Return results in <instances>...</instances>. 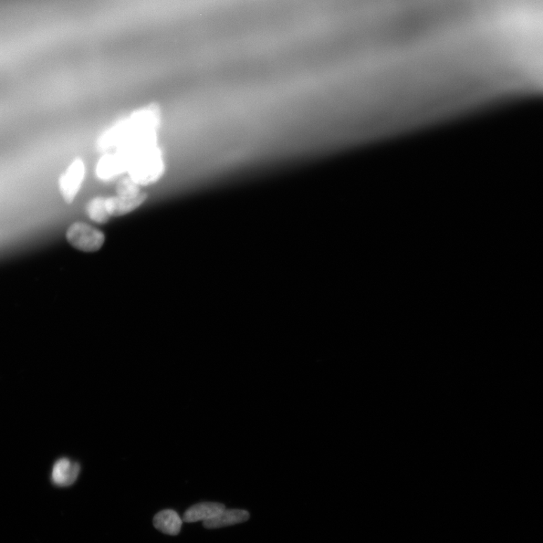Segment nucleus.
Listing matches in <instances>:
<instances>
[{"mask_svg": "<svg viewBox=\"0 0 543 543\" xmlns=\"http://www.w3.org/2000/svg\"><path fill=\"white\" fill-rule=\"evenodd\" d=\"M250 515L243 509H226V508L215 518L204 522L203 525L207 529H217L232 526L247 521Z\"/></svg>", "mask_w": 543, "mask_h": 543, "instance_id": "obj_10", "label": "nucleus"}, {"mask_svg": "<svg viewBox=\"0 0 543 543\" xmlns=\"http://www.w3.org/2000/svg\"><path fill=\"white\" fill-rule=\"evenodd\" d=\"M165 171L161 150L158 145L146 148L131 155L128 172L140 186L152 184L160 179Z\"/></svg>", "mask_w": 543, "mask_h": 543, "instance_id": "obj_2", "label": "nucleus"}, {"mask_svg": "<svg viewBox=\"0 0 543 543\" xmlns=\"http://www.w3.org/2000/svg\"><path fill=\"white\" fill-rule=\"evenodd\" d=\"M117 196H133L141 193L140 185L134 182L130 177H124L117 184Z\"/></svg>", "mask_w": 543, "mask_h": 543, "instance_id": "obj_12", "label": "nucleus"}, {"mask_svg": "<svg viewBox=\"0 0 543 543\" xmlns=\"http://www.w3.org/2000/svg\"><path fill=\"white\" fill-rule=\"evenodd\" d=\"M225 509L224 505L218 503L205 502L196 504L188 509L183 516L186 523L206 522L215 518Z\"/></svg>", "mask_w": 543, "mask_h": 543, "instance_id": "obj_8", "label": "nucleus"}, {"mask_svg": "<svg viewBox=\"0 0 543 543\" xmlns=\"http://www.w3.org/2000/svg\"><path fill=\"white\" fill-rule=\"evenodd\" d=\"M66 238L72 247L84 253H96L106 242V235L102 231L82 222L69 226Z\"/></svg>", "mask_w": 543, "mask_h": 543, "instance_id": "obj_3", "label": "nucleus"}, {"mask_svg": "<svg viewBox=\"0 0 543 543\" xmlns=\"http://www.w3.org/2000/svg\"><path fill=\"white\" fill-rule=\"evenodd\" d=\"M128 170L127 160L119 152L106 154L99 160L96 174L100 179L108 181Z\"/></svg>", "mask_w": 543, "mask_h": 543, "instance_id": "obj_7", "label": "nucleus"}, {"mask_svg": "<svg viewBox=\"0 0 543 543\" xmlns=\"http://www.w3.org/2000/svg\"><path fill=\"white\" fill-rule=\"evenodd\" d=\"M79 472L80 466L77 463L68 458L59 459L51 469V483L57 487H69L75 483Z\"/></svg>", "mask_w": 543, "mask_h": 543, "instance_id": "obj_5", "label": "nucleus"}, {"mask_svg": "<svg viewBox=\"0 0 543 543\" xmlns=\"http://www.w3.org/2000/svg\"><path fill=\"white\" fill-rule=\"evenodd\" d=\"M160 124V108L158 104H150L104 132L98 140V148L102 151L137 150L158 144Z\"/></svg>", "mask_w": 543, "mask_h": 543, "instance_id": "obj_1", "label": "nucleus"}, {"mask_svg": "<svg viewBox=\"0 0 543 543\" xmlns=\"http://www.w3.org/2000/svg\"><path fill=\"white\" fill-rule=\"evenodd\" d=\"M147 198V193L143 192L133 196H110L106 198V207L110 217H120L133 212Z\"/></svg>", "mask_w": 543, "mask_h": 543, "instance_id": "obj_6", "label": "nucleus"}, {"mask_svg": "<svg viewBox=\"0 0 543 543\" xmlns=\"http://www.w3.org/2000/svg\"><path fill=\"white\" fill-rule=\"evenodd\" d=\"M183 524V519L175 511L165 509L160 511L153 518V525L163 534L177 536L179 534Z\"/></svg>", "mask_w": 543, "mask_h": 543, "instance_id": "obj_9", "label": "nucleus"}, {"mask_svg": "<svg viewBox=\"0 0 543 543\" xmlns=\"http://www.w3.org/2000/svg\"><path fill=\"white\" fill-rule=\"evenodd\" d=\"M106 200V197L98 196L88 203L87 213L92 222L103 224L110 220V216L107 210Z\"/></svg>", "mask_w": 543, "mask_h": 543, "instance_id": "obj_11", "label": "nucleus"}, {"mask_svg": "<svg viewBox=\"0 0 543 543\" xmlns=\"http://www.w3.org/2000/svg\"><path fill=\"white\" fill-rule=\"evenodd\" d=\"M86 174V166L81 159H76L68 167L67 171L59 179V190L63 198L68 204L75 201L81 189Z\"/></svg>", "mask_w": 543, "mask_h": 543, "instance_id": "obj_4", "label": "nucleus"}]
</instances>
